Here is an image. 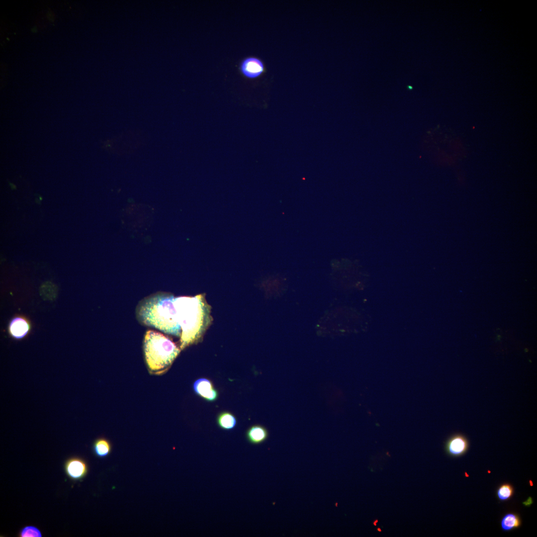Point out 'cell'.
I'll return each mask as SVG.
<instances>
[{
    "label": "cell",
    "instance_id": "cell-14",
    "mask_svg": "<svg viewBox=\"0 0 537 537\" xmlns=\"http://www.w3.org/2000/svg\"><path fill=\"white\" fill-rule=\"evenodd\" d=\"M513 489L512 487L508 484L502 485L497 491V495L501 500H506L509 499L512 495Z\"/></svg>",
    "mask_w": 537,
    "mask_h": 537
},
{
    "label": "cell",
    "instance_id": "cell-11",
    "mask_svg": "<svg viewBox=\"0 0 537 537\" xmlns=\"http://www.w3.org/2000/svg\"><path fill=\"white\" fill-rule=\"evenodd\" d=\"M111 450L110 442L106 439L100 438L96 439L93 445V450L94 454L99 457L107 456Z\"/></svg>",
    "mask_w": 537,
    "mask_h": 537
},
{
    "label": "cell",
    "instance_id": "cell-4",
    "mask_svg": "<svg viewBox=\"0 0 537 537\" xmlns=\"http://www.w3.org/2000/svg\"><path fill=\"white\" fill-rule=\"evenodd\" d=\"M31 328V323L27 318L22 315H17L10 320L7 331L12 338L19 340L29 334Z\"/></svg>",
    "mask_w": 537,
    "mask_h": 537
},
{
    "label": "cell",
    "instance_id": "cell-7",
    "mask_svg": "<svg viewBox=\"0 0 537 537\" xmlns=\"http://www.w3.org/2000/svg\"><path fill=\"white\" fill-rule=\"evenodd\" d=\"M195 393L204 399L213 402L218 397V392L210 380L206 378L196 380L193 384Z\"/></svg>",
    "mask_w": 537,
    "mask_h": 537
},
{
    "label": "cell",
    "instance_id": "cell-13",
    "mask_svg": "<svg viewBox=\"0 0 537 537\" xmlns=\"http://www.w3.org/2000/svg\"><path fill=\"white\" fill-rule=\"evenodd\" d=\"M20 537H41V531L33 526H27L23 528L19 532Z\"/></svg>",
    "mask_w": 537,
    "mask_h": 537
},
{
    "label": "cell",
    "instance_id": "cell-6",
    "mask_svg": "<svg viewBox=\"0 0 537 537\" xmlns=\"http://www.w3.org/2000/svg\"><path fill=\"white\" fill-rule=\"evenodd\" d=\"M242 74L249 79H255L262 75L264 71L263 62L256 57H248L244 59L240 64Z\"/></svg>",
    "mask_w": 537,
    "mask_h": 537
},
{
    "label": "cell",
    "instance_id": "cell-8",
    "mask_svg": "<svg viewBox=\"0 0 537 537\" xmlns=\"http://www.w3.org/2000/svg\"><path fill=\"white\" fill-rule=\"evenodd\" d=\"M468 447V442L463 435L457 434L450 438L446 445V449L448 453L453 456H459L463 454Z\"/></svg>",
    "mask_w": 537,
    "mask_h": 537
},
{
    "label": "cell",
    "instance_id": "cell-3",
    "mask_svg": "<svg viewBox=\"0 0 537 537\" xmlns=\"http://www.w3.org/2000/svg\"><path fill=\"white\" fill-rule=\"evenodd\" d=\"M143 350L149 372L161 375L170 368L181 350L168 336L149 330L144 336Z\"/></svg>",
    "mask_w": 537,
    "mask_h": 537
},
{
    "label": "cell",
    "instance_id": "cell-10",
    "mask_svg": "<svg viewBox=\"0 0 537 537\" xmlns=\"http://www.w3.org/2000/svg\"><path fill=\"white\" fill-rule=\"evenodd\" d=\"M217 423L220 428L225 430H230L236 426L237 421L235 417L232 413L224 411L221 412L218 415Z\"/></svg>",
    "mask_w": 537,
    "mask_h": 537
},
{
    "label": "cell",
    "instance_id": "cell-5",
    "mask_svg": "<svg viewBox=\"0 0 537 537\" xmlns=\"http://www.w3.org/2000/svg\"><path fill=\"white\" fill-rule=\"evenodd\" d=\"M67 475L72 479L78 480L83 478L88 472V466L85 461L79 457H72L65 464Z\"/></svg>",
    "mask_w": 537,
    "mask_h": 537
},
{
    "label": "cell",
    "instance_id": "cell-2",
    "mask_svg": "<svg viewBox=\"0 0 537 537\" xmlns=\"http://www.w3.org/2000/svg\"><path fill=\"white\" fill-rule=\"evenodd\" d=\"M173 295L159 292L150 295L139 304L136 315L142 324L167 334L180 337Z\"/></svg>",
    "mask_w": 537,
    "mask_h": 537
},
{
    "label": "cell",
    "instance_id": "cell-9",
    "mask_svg": "<svg viewBox=\"0 0 537 537\" xmlns=\"http://www.w3.org/2000/svg\"><path fill=\"white\" fill-rule=\"evenodd\" d=\"M268 435L267 429L260 425H255L250 427L246 432V437L248 441L255 445L264 442Z\"/></svg>",
    "mask_w": 537,
    "mask_h": 537
},
{
    "label": "cell",
    "instance_id": "cell-12",
    "mask_svg": "<svg viewBox=\"0 0 537 537\" xmlns=\"http://www.w3.org/2000/svg\"><path fill=\"white\" fill-rule=\"evenodd\" d=\"M520 525L521 521L519 517L512 513L506 514L501 521V527L504 531H510L519 527Z\"/></svg>",
    "mask_w": 537,
    "mask_h": 537
},
{
    "label": "cell",
    "instance_id": "cell-1",
    "mask_svg": "<svg viewBox=\"0 0 537 537\" xmlns=\"http://www.w3.org/2000/svg\"><path fill=\"white\" fill-rule=\"evenodd\" d=\"M179 325L181 329L179 348L181 350L197 343L211 324V306L205 294L175 297Z\"/></svg>",
    "mask_w": 537,
    "mask_h": 537
}]
</instances>
